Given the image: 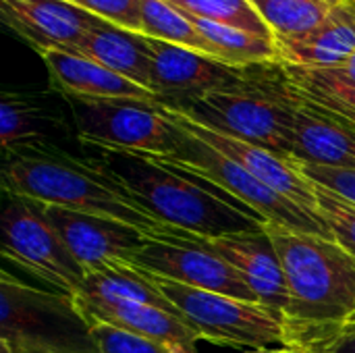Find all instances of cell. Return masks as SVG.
Segmentation results:
<instances>
[{
    "label": "cell",
    "mask_w": 355,
    "mask_h": 353,
    "mask_svg": "<svg viewBox=\"0 0 355 353\" xmlns=\"http://www.w3.org/2000/svg\"><path fill=\"white\" fill-rule=\"evenodd\" d=\"M287 283L289 347L310 350L339 335L355 312V256L335 237L264 223Z\"/></svg>",
    "instance_id": "obj_1"
},
{
    "label": "cell",
    "mask_w": 355,
    "mask_h": 353,
    "mask_svg": "<svg viewBox=\"0 0 355 353\" xmlns=\"http://www.w3.org/2000/svg\"><path fill=\"white\" fill-rule=\"evenodd\" d=\"M0 231L2 256L6 262L29 273L48 285V289L71 298L79 293L87 273L35 202L8 196L0 218Z\"/></svg>",
    "instance_id": "obj_9"
},
{
    "label": "cell",
    "mask_w": 355,
    "mask_h": 353,
    "mask_svg": "<svg viewBox=\"0 0 355 353\" xmlns=\"http://www.w3.org/2000/svg\"><path fill=\"white\" fill-rule=\"evenodd\" d=\"M81 144L96 150L168 158L179 152V131L160 102L67 98Z\"/></svg>",
    "instance_id": "obj_7"
},
{
    "label": "cell",
    "mask_w": 355,
    "mask_h": 353,
    "mask_svg": "<svg viewBox=\"0 0 355 353\" xmlns=\"http://www.w3.org/2000/svg\"><path fill=\"white\" fill-rule=\"evenodd\" d=\"M281 67L331 69L355 52V2H339L308 31L275 37Z\"/></svg>",
    "instance_id": "obj_17"
},
{
    "label": "cell",
    "mask_w": 355,
    "mask_h": 353,
    "mask_svg": "<svg viewBox=\"0 0 355 353\" xmlns=\"http://www.w3.org/2000/svg\"><path fill=\"white\" fill-rule=\"evenodd\" d=\"M171 6L193 17L237 27L262 37H275L270 27L262 21L250 0H164Z\"/></svg>",
    "instance_id": "obj_26"
},
{
    "label": "cell",
    "mask_w": 355,
    "mask_h": 353,
    "mask_svg": "<svg viewBox=\"0 0 355 353\" xmlns=\"http://www.w3.org/2000/svg\"><path fill=\"white\" fill-rule=\"evenodd\" d=\"M40 56L48 69L52 87L58 89L64 98L162 102L154 92L129 81L127 77L102 67L87 56L67 50H44Z\"/></svg>",
    "instance_id": "obj_18"
},
{
    "label": "cell",
    "mask_w": 355,
    "mask_h": 353,
    "mask_svg": "<svg viewBox=\"0 0 355 353\" xmlns=\"http://www.w3.org/2000/svg\"><path fill=\"white\" fill-rule=\"evenodd\" d=\"M141 273L171 302L175 312L202 337V341L245 350L289 345L283 316L260 302L196 289L144 268Z\"/></svg>",
    "instance_id": "obj_5"
},
{
    "label": "cell",
    "mask_w": 355,
    "mask_h": 353,
    "mask_svg": "<svg viewBox=\"0 0 355 353\" xmlns=\"http://www.w3.org/2000/svg\"><path fill=\"white\" fill-rule=\"evenodd\" d=\"M241 353H310L300 347H289V345H281V347H264V350H250V352Z\"/></svg>",
    "instance_id": "obj_33"
},
{
    "label": "cell",
    "mask_w": 355,
    "mask_h": 353,
    "mask_svg": "<svg viewBox=\"0 0 355 353\" xmlns=\"http://www.w3.org/2000/svg\"><path fill=\"white\" fill-rule=\"evenodd\" d=\"M0 353H98L71 295L0 275Z\"/></svg>",
    "instance_id": "obj_4"
},
{
    "label": "cell",
    "mask_w": 355,
    "mask_h": 353,
    "mask_svg": "<svg viewBox=\"0 0 355 353\" xmlns=\"http://www.w3.org/2000/svg\"><path fill=\"white\" fill-rule=\"evenodd\" d=\"M160 112L179 131L191 135L193 139H198V141L210 146L212 150L225 154L227 158L235 160L239 166H243L258 181H262L270 189L279 191L281 196H285L287 200H291L300 208L308 210L310 214L318 216L314 185L297 171V166L291 162V158L275 154L262 146L250 144V141L239 139L235 135H229L225 131H218V129L198 121L196 117H191L187 110H183L177 104L160 102Z\"/></svg>",
    "instance_id": "obj_11"
},
{
    "label": "cell",
    "mask_w": 355,
    "mask_h": 353,
    "mask_svg": "<svg viewBox=\"0 0 355 353\" xmlns=\"http://www.w3.org/2000/svg\"><path fill=\"white\" fill-rule=\"evenodd\" d=\"M354 331H355V312L352 314V318L345 322V327H343V331H341V333H354ZM341 333H339V335H341ZM335 337H337V335H335Z\"/></svg>",
    "instance_id": "obj_34"
},
{
    "label": "cell",
    "mask_w": 355,
    "mask_h": 353,
    "mask_svg": "<svg viewBox=\"0 0 355 353\" xmlns=\"http://www.w3.org/2000/svg\"><path fill=\"white\" fill-rule=\"evenodd\" d=\"M62 119L52 114L37 100L6 92L0 102V141L2 150L10 152L25 146H46L54 144L52 135L64 131Z\"/></svg>",
    "instance_id": "obj_21"
},
{
    "label": "cell",
    "mask_w": 355,
    "mask_h": 353,
    "mask_svg": "<svg viewBox=\"0 0 355 353\" xmlns=\"http://www.w3.org/2000/svg\"><path fill=\"white\" fill-rule=\"evenodd\" d=\"M287 87L308 104L355 125V81L337 69L281 67Z\"/></svg>",
    "instance_id": "obj_22"
},
{
    "label": "cell",
    "mask_w": 355,
    "mask_h": 353,
    "mask_svg": "<svg viewBox=\"0 0 355 353\" xmlns=\"http://www.w3.org/2000/svg\"><path fill=\"white\" fill-rule=\"evenodd\" d=\"M75 54L87 56L152 92V58L148 37L141 33L102 21L81 37Z\"/></svg>",
    "instance_id": "obj_20"
},
{
    "label": "cell",
    "mask_w": 355,
    "mask_h": 353,
    "mask_svg": "<svg viewBox=\"0 0 355 353\" xmlns=\"http://www.w3.org/2000/svg\"><path fill=\"white\" fill-rule=\"evenodd\" d=\"M183 12V10H181ZM193 27L212 44L216 58L229 67L235 69H250L258 64H279L281 67V56L275 37H262L237 27L212 23L200 17H193L189 12H183Z\"/></svg>",
    "instance_id": "obj_23"
},
{
    "label": "cell",
    "mask_w": 355,
    "mask_h": 353,
    "mask_svg": "<svg viewBox=\"0 0 355 353\" xmlns=\"http://www.w3.org/2000/svg\"><path fill=\"white\" fill-rule=\"evenodd\" d=\"M291 162L297 166V171L316 185H322L324 189L337 193L339 198L347 200L355 206V171L349 169H331V166H318L310 162H302L291 158Z\"/></svg>",
    "instance_id": "obj_30"
},
{
    "label": "cell",
    "mask_w": 355,
    "mask_h": 353,
    "mask_svg": "<svg viewBox=\"0 0 355 353\" xmlns=\"http://www.w3.org/2000/svg\"><path fill=\"white\" fill-rule=\"evenodd\" d=\"M4 156L6 196L110 218L150 235L164 227L96 156L79 158L54 144L15 148Z\"/></svg>",
    "instance_id": "obj_2"
},
{
    "label": "cell",
    "mask_w": 355,
    "mask_h": 353,
    "mask_svg": "<svg viewBox=\"0 0 355 353\" xmlns=\"http://www.w3.org/2000/svg\"><path fill=\"white\" fill-rule=\"evenodd\" d=\"M331 69H337L343 77H347V79H354L355 81V52L343 62V64H339V67H331Z\"/></svg>",
    "instance_id": "obj_32"
},
{
    "label": "cell",
    "mask_w": 355,
    "mask_h": 353,
    "mask_svg": "<svg viewBox=\"0 0 355 353\" xmlns=\"http://www.w3.org/2000/svg\"><path fill=\"white\" fill-rule=\"evenodd\" d=\"M349 2H355V0H349Z\"/></svg>",
    "instance_id": "obj_36"
},
{
    "label": "cell",
    "mask_w": 355,
    "mask_h": 353,
    "mask_svg": "<svg viewBox=\"0 0 355 353\" xmlns=\"http://www.w3.org/2000/svg\"><path fill=\"white\" fill-rule=\"evenodd\" d=\"M160 160L210 183L214 189L223 191L233 202H237L239 206L256 214L262 223H272V225H281L293 231L333 237L327 225L318 216L310 214L308 210L300 208L297 204H293L279 191L258 181L235 160L227 158L225 154L212 150L210 146L193 139L191 135L183 131H179V152Z\"/></svg>",
    "instance_id": "obj_8"
},
{
    "label": "cell",
    "mask_w": 355,
    "mask_h": 353,
    "mask_svg": "<svg viewBox=\"0 0 355 353\" xmlns=\"http://www.w3.org/2000/svg\"><path fill=\"white\" fill-rule=\"evenodd\" d=\"M48 223L62 237L77 262L87 270L104 266L112 260H131L146 235L144 231L94 214L67 210L60 206L37 204Z\"/></svg>",
    "instance_id": "obj_13"
},
{
    "label": "cell",
    "mask_w": 355,
    "mask_h": 353,
    "mask_svg": "<svg viewBox=\"0 0 355 353\" xmlns=\"http://www.w3.org/2000/svg\"><path fill=\"white\" fill-rule=\"evenodd\" d=\"M314 185L318 216L327 225L329 233L355 256V206L337 193L324 189L322 185Z\"/></svg>",
    "instance_id": "obj_27"
},
{
    "label": "cell",
    "mask_w": 355,
    "mask_h": 353,
    "mask_svg": "<svg viewBox=\"0 0 355 353\" xmlns=\"http://www.w3.org/2000/svg\"><path fill=\"white\" fill-rule=\"evenodd\" d=\"M277 35H295L318 25L333 6L322 0H250Z\"/></svg>",
    "instance_id": "obj_25"
},
{
    "label": "cell",
    "mask_w": 355,
    "mask_h": 353,
    "mask_svg": "<svg viewBox=\"0 0 355 353\" xmlns=\"http://www.w3.org/2000/svg\"><path fill=\"white\" fill-rule=\"evenodd\" d=\"M4 23L37 54L44 50L75 52L81 37L102 23L69 0H0Z\"/></svg>",
    "instance_id": "obj_15"
},
{
    "label": "cell",
    "mask_w": 355,
    "mask_h": 353,
    "mask_svg": "<svg viewBox=\"0 0 355 353\" xmlns=\"http://www.w3.org/2000/svg\"><path fill=\"white\" fill-rule=\"evenodd\" d=\"M322 2H327L329 6H337L339 2H349V0H322Z\"/></svg>",
    "instance_id": "obj_35"
},
{
    "label": "cell",
    "mask_w": 355,
    "mask_h": 353,
    "mask_svg": "<svg viewBox=\"0 0 355 353\" xmlns=\"http://www.w3.org/2000/svg\"><path fill=\"white\" fill-rule=\"evenodd\" d=\"M79 8L96 15L98 19L127 29L141 33V4L144 0H69Z\"/></svg>",
    "instance_id": "obj_29"
},
{
    "label": "cell",
    "mask_w": 355,
    "mask_h": 353,
    "mask_svg": "<svg viewBox=\"0 0 355 353\" xmlns=\"http://www.w3.org/2000/svg\"><path fill=\"white\" fill-rule=\"evenodd\" d=\"M310 353H355V331L354 333H341L320 345H314L310 350H306Z\"/></svg>",
    "instance_id": "obj_31"
},
{
    "label": "cell",
    "mask_w": 355,
    "mask_h": 353,
    "mask_svg": "<svg viewBox=\"0 0 355 353\" xmlns=\"http://www.w3.org/2000/svg\"><path fill=\"white\" fill-rule=\"evenodd\" d=\"M141 35L185 46L196 52L216 58L212 44L193 27V23L164 0H144L141 4ZM218 60V58H216Z\"/></svg>",
    "instance_id": "obj_24"
},
{
    "label": "cell",
    "mask_w": 355,
    "mask_h": 353,
    "mask_svg": "<svg viewBox=\"0 0 355 353\" xmlns=\"http://www.w3.org/2000/svg\"><path fill=\"white\" fill-rule=\"evenodd\" d=\"M129 262L181 285L258 302L231 264L208 248L183 237L171 225H164L154 235L148 233Z\"/></svg>",
    "instance_id": "obj_10"
},
{
    "label": "cell",
    "mask_w": 355,
    "mask_h": 353,
    "mask_svg": "<svg viewBox=\"0 0 355 353\" xmlns=\"http://www.w3.org/2000/svg\"><path fill=\"white\" fill-rule=\"evenodd\" d=\"M175 229V227H173ZM183 237L208 248L210 252L218 254L227 264H231L245 285L252 289L256 300L283 316L287 304V283L285 273L275 252L272 241L264 231L254 233H239V235H196L177 229Z\"/></svg>",
    "instance_id": "obj_14"
},
{
    "label": "cell",
    "mask_w": 355,
    "mask_h": 353,
    "mask_svg": "<svg viewBox=\"0 0 355 353\" xmlns=\"http://www.w3.org/2000/svg\"><path fill=\"white\" fill-rule=\"evenodd\" d=\"M148 48L152 58V92L162 102H183L206 92L237 87L250 81L245 69L229 67L185 46L148 37Z\"/></svg>",
    "instance_id": "obj_12"
},
{
    "label": "cell",
    "mask_w": 355,
    "mask_h": 353,
    "mask_svg": "<svg viewBox=\"0 0 355 353\" xmlns=\"http://www.w3.org/2000/svg\"><path fill=\"white\" fill-rule=\"evenodd\" d=\"M171 104L218 131L293 158V102L285 83L270 87L250 79L237 87L214 89Z\"/></svg>",
    "instance_id": "obj_6"
},
{
    "label": "cell",
    "mask_w": 355,
    "mask_h": 353,
    "mask_svg": "<svg viewBox=\"0 0 355 353\" xmlns=\"http://www.w3.org/2000/svg\"><path fill=\"white\" fill-rule=\"evenodd\" d=\"M81 312L89 325L106 322L127 329L164 345L173 353H198V341H202V337L179 314L141 302H125Z\"/></svg>",
    "instance_id": "obj_19"
},
{
    "label": "cell",
    "mask_w": 355,
    "mask_h": 353,
    "mask_svg": "<svg viewBox=\"0 0 355 353\" xmlns=\"http://www.w3.org/2000/svg\"><path fill=\"white\" fill-rule=\"evenodd\" d=\"M96 156L150 212L175 229L220 237L264 231V223L210 183L160 158L98 150Z\"/></svg>",
    "instance_id": "obj_3"
},
{
    "label": "cell",
    "mask_w": 355,
    "mask_h": 353,
    "mask_svg": "<svg viewBox=\"0 0 355 353\" xmlns=\"http://www.w3.org/2000/svg\"><path fill=\"white\" fill-rule=\"evenodd\" d=\"M287 92L293 102V158L355 171V125L304 102L289 87Z\"/></svg>",
    "instance_id": "obj_16"
},
{
    "label": "cell",
    "mask_w": 355,
    "mask_h": 353,
    "mask_svg": "<svg viewBox=\"0 0 355 353\" xmlns=\"http://www.w3.org/2000/svg\"><path fill=\"white\" fill-rule=\"evenodd\" d=\"M92 335L98 353H173L148 337L106 322H94Z\"/></svg>",
    "instance_id": "obj_28"
}]
</instances>
